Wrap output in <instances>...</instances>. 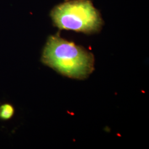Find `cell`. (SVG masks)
Listing matches in <instances>:
<instances>
[{"instance_id":"3957f363","label":"cell","mask_w":149,"mask_h":149,"mask_svg":"<svg viewBox=\"0 0 149 149\" xmlns=\"http://www.w3.org/2000/svg\"><path fill=\"white\" fill-rule=\"evenodd\" d=\"M15 108L10 103H4L0 106V119L1 120H8L15 114Z\"/></svg>"},{"instance_id":"6da1fadb","label":"cell","mask_w":149,"mask_h":149,"mask_svg":"<svg viewBox=\"0 0 149 149\" xmlns=\"http://www.w3.org/2000/svg\"><path fill=\"white\" fill-rule=\"evenodd\" d=\"M42 61L60 73L74 79L85 78L93 70L92 54L57 35L48 38Z\"/></svg>"},{"instance_id":"7a4b0ae2","label":"cell","mask_w":149,"mask_h":149,"mask_svg":"<svg viewBox=\"0 0 149 149\" xmlns=\"http://www.w3.org/2000/svg\"><path fill=\"white\" fill-rule=\"evenodd\" d=\"M55 26L61 29L93 33L102 24L98 11L88 0H71L56 6L50 14Z\"/></svg>"}]
</instances>
